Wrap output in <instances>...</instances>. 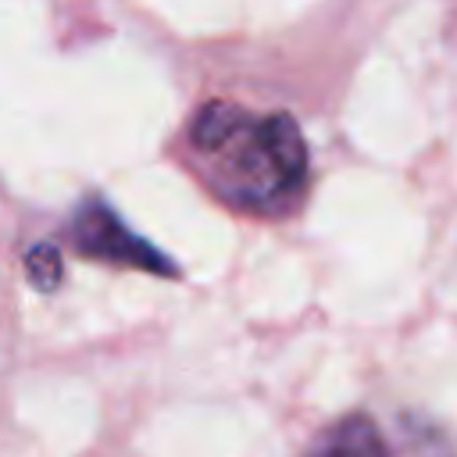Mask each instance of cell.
Masks as SVG:
<instances>
[{"instance_id": "cell-1", "label": "cell", "mask_w": 457, "mask_h": 457, "mask_svg": "<svg viewBox=\"0 0 457 457\" xmlns=\"http://www.w3.org/2000/svg\"><path fill=\"white\" fill-rule=\"evenodd\" d=\"M189 139L214 161V182L246 207H275L307 171V146L289 114L253 118L228 100H211Z\"/></svg>"}, {"instance_id": "cell-2", "label": "cell", "mask_w": 457, "mask_h": 457, "mask_svg": "<svg viewBox=\"0 0 457 457\" xmlns=\"http://www.w3.org/2000/svg\"><path fill=\"white\" fill-rule=\"evenodd\" d=\"M75 246L89 257H104V261H118V264H136L157 275H171V261L161 257L150 243H143L139 236H132L107 204H86L75 214Z\"/></svg>"}, {"instance_id": "cell-3", "label": "cell", "mask_w": 457, "mask_h": 457, "mask_svg": "<svg viewBox=\"0 0 457 457\" xmlns=\"http://www.w3.org/2000/svg\"><path fill=\"white\" fill-rule=\"evenodd\" d=\"M307 457H389L382 432L375 428L371 418L364 414H350L343 421H336Z\"/></svg>"}, {"instance_id": "cell-4", "label": "cell", "mask_w": 457, "mask_h": 457, "mask_svg": "<svg viewBox=\"0 0 457 457\" xmlns=\"http://www.w3.org/2000/svg\"><path fill=\"white\" fill-rule=\"evenodd\" d=\"M25 271H29V278H32V286L36 289H43V293H50V289H57V282H61V253H57V246H50V243H36L32 250H29V257H25Z\"/></svg>"}]
</instances>
